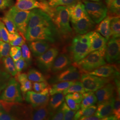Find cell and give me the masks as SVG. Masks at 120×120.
Listing matches in <instances>:
<instances>
[{"instance_id":"cell-43","label":"cell","mask_w":120,"mask_h":120,"mask_svg":"<svg viewBox=\"0 0 120 120\" xmlns=\"http://www.w3.org/2000/svg\"><path fill=\"white\" fill-rule=\"evenodd\" d=\"M0 31L2 41L4 42L9 43L8 35L9 32L6 26L4 25V23L0 19Z\"/></svg>"},{"instance_id":"cell-12","label":"cell","mask_w":120,"mask_h":120,"mask_svg":"<svg viewBox=\"0 0 120 120\" xmlns=\"http://www.w3.org/2000/svg\"><path fill=\"white\" fill-rule=\"evenodd\" d=\"M52 23L50 17L41 9L36 8L30 12L27 30L41 25H48Z\"/></svg>"},{"instance_id":"cell-49","label":"cell","mask_w":120,"mask_h":120,"mask_svg":"<svg viewBox=\"0 0 120 120\" xmlns=\"http://www.w3.org/2000/svg\"><path fill=\"white\" fill-rule=\"evenodd\" d=\"M13 0H0V10H3L11 6Z\"/></svg>"},{"instance_id":"cell-19","label":"cell","mask_w":120,"mask_h":120,"mask_svg":"<svg viewBox=\"0 0 120 120\" xmlns=\"http://www.w3.org/2000/svg\"><path fill=\"white\" fill-rule=\"evenodd\" d=\"M115 90V86L109 83L96 91L95 94L97 97L98 104L114 98Z\"/></svg>"},{"instance_id":"cell-33","label":"cell","mask_w":120,"mask_h":120,"mask_svg":"<svg viewBox=\"0 0 120 120\" xmlns=\"http://www.w3.org/2000/svg\"><path fill=\"white\" fill-rule=\"evenodd\" d=\"M27 77L32 82H42L46 81V78L41 72L35 69H30L27 73Z\"/></svg>"},{"instance_id":"cell-3","label":"cell","mask_w":120,"mask_h":120,"mask_svg":"<svg viewBox=\"0 0 120 120\" xmlns=\"http://www.w3.org/2000/svg\"><path fill=\"white\" fill-rule=\"evenodd\" d=\"M57 31L53 22L48 25L35 26L26 31L25 38L29 41L35 40H44L51 43L56 41Z\"/></svg>"},{"instance_id":"cell-13","label":"cell","mask_w":120,"mask_h":120,"mask_svg":"<svg viewBox=\"0 0 120 120\" xmlns=\"http://www.w3.org/2000/svg\"><path fill=\"white\" fill-rule=\"evenodd\" d=\"M108 41L106 44L105 58L109 63L113 64L120 58V38H112Z\"/></svg>"},{"instance_id":"cell-57","label":"cell","mask_w":120,"mask_h":120,"mask_svg":"<svg viewBox=\"0 0 120 120\" xmlns=\"http://www.w3.org/2000/svg\"><path fill=\"white\" fill-rule=\"evenodd\" d=\"M41 0V1H45V0Z\"/></svg>"},{"instance_id":"cell-9","label":"cell","mask_w":120,"mask_h":120,"mask_svg":"<svg viewBox=\"0 0 120 120\" xmlns=\"http://www.w3.org/2000/svg\"><path fill=\"white\" fill-rule=\"evenodd\" d=\"M58 53L59 50L57 48H50L42 55L37 57V66L44 72L49 73L51 71L52 66Z\"/></svg>"},{"instance_id":"cell-55","label":"cell","mask_w":120,"mask_h":120,"mask_svg":"<svg viewBox=\"0 0 120 120\" xmlns=\"http://www.w3.org/2000/svg\"><path fill=\"white\" fill-rule=\"evenodd\" d=\"M0 40H2L1 37V34H0Z\"/></svg>"},{"instance_id":"cell-17","label":"cell","mask_w":120,"mask_h":120,"mask_svg":"<svg viewBox=\"0 0 120 120\" xmlns=\"http://www.w3.org/2000/svg\"><path fill=\"white\" fill-rule=\"evenodd\" d=\"M115 98H112L98 103L94 115L101 120L104 118L112 114Z\"/></svg>"},{"instance_id":"cell-35","label":"cell","mask_w":120,"mask_h":120,"mask_svg":"<svg viewBox=\"0 0 120 120\" xmlns=\"http://www.w3.org/2000/svg\"><path fill=\"white\" fill-rule=\"evenodd\" d=\"M80 0H48V4L52 7L59 6H69L76 4Z\"/></svg>"},{"instance_id":"cell-20","label":"cell","mask_w":120,"mask_h":120,"mask_svg":"<svg viewBox=\"0 0 120 120\" xmlns=\"http://www.w3.org/2000/svg\"><path fill=\"white\" fill-rule=\"evenodd\" d=\"M71 22L78 21L87 14L84 4L79 0L76 4L67 6Z\"/></svg>"},{"instance_id":"cell-37","label":"cell","mask_w":120,"mask_h":120,"mask_svg":"<svg viewBox=\"0 0 120 120\" xmlns=\"http://www.w3.org/2000/svg\"><path fill=\"white\" fill-rule=\"evenodd\" d=\"M11 75L0 67V93L8 84Z\"/></svg>"},{"instance_id":"cell-15","label":"cell","mask_w":120,"mask_h":120,"mask_svg":"<svg viewBox=\"0 0 120 120\" xmlns=\"http://www.w3.org/2000/svg\"><path fill=\"white\" fill-rule=\"evenodd\" d=\"M72 61L69 55L64 53H60L54 60L50 71L53 74L60 73L69 67L72 64Z\"/></svg>"},{"instance_id":"cell-6","label":"cell","mask_w":120,"mask_h":120,"mask_svg":"<svg viewBox=\"0 0 120 120\" xmlns=\"http://www.w3.org/2000/svg\"><path fill=\"white\" fill-rule=\"evenodd\" d=\"M86 12L95 23L98 24L107 15V8L103 2L83 0Z\"/></svg>"},{"instance_id":"cell-4","label":"cell","mask_w":120,"mask_h":120,"mask_svg":"<svg viewBox=\"0 0 120 120\" xmlns=\"http://www.w3.org/2000/svg\"><path fill=\"white\" fill-rule=\"evenodd\" d=\"M30 12V10H22L13 6L5 13V15L12 20L19 33L25 36Z\"/></svg>"},{"instance_id":"cell-7","label":"cell","mask_w":120,"mask_h":120,"mask_svg":"<svg viewBox=\"0 0 120 120\" xmlns=\"http://www.w3.org/2000/svg\"><path fill=\"white\" fill-rule=\"evenodd\" d=\"M110 79V77H99L88 73H82L80 78L86 92H95L98 90L109 83Z\"/></svg>"},{"instance_id":"cell-50","label":"cell","mask_w":120,"mask_h":120,"mask_svg":"<svg viewBox=\"0 0 120 120\" xmlns=\"http://www.w3.org/2000/svg\"><path fill=\"white\" fill-rule=\"evenodd\" d=\"M73 98L79 104H81L82 100L83 98V94L78 92H74L72 94H70Z\"/></svg>"},{"instance_id":"cell-2","label":"cell","mask_w":120,"mask_h":120,"mask_svg":"<svg viewBox=\"0 0 120 120\" xmlns=\"http://www.w3.org/2000/svg\"><path fill=\"white\" fill-rule=\"evenodd\" d=\"M105 47L90 52L85 58L74 65L82 73H89L99 67L106 64L105 60Z\"/></svg>"},{"instance_id":"cell-48","label":"cell","mask_w":120,"mask_h":120,"mask_svg":"<svg viewBox=\"0 0 120 120\" xmlns=\"http://www.w3.org/2000/svg\"><path fill=\"white\" fill-rule=\"evenodd\" d=\"M78 40L82 43L90 45V39L89 37V33L86 34L78 35L76 36Z\"/></svg>"},{"instance_id":"cell-30","label":"cell","mask_w":120,"mask_h":120,"mask_svg":"<svg viewBox=\"0 0 120 120\" xmlns=\"http://www.w3.org/2000/svg\"><path fill=\"white\" fill-rule=\"evenodd\" d=\"M4 70L12 76H15L17 73L15 62L12 58L9 55L1 59Z\"/></svg>"},{"instance_id":"cell-11","label":"cell","mask_w":120,"mask_h":120,"mask_svg":"<svg viewBox=\"0 0 120 120\" xmlns=\"http://www.w3.org/2000/svg\"><path fill=\"white\" fill-rule=\"evenodd\" d=\"M82 72L77 67L73 65L67 69L56 74V75L50 79L51 84L67 81H76L80 80Z\"/></svg>"},{"instance_id":"cell-41","label":"cell","mask_w":120,"mask_h":120,"mask_svg":"<svg viewBox=\"0 0 120 120\" xmlns=\"http://www.w3.org/2000/svg\"><path fill=\"white\" fill-rule=\"evenodd\" d=\"M11 45L9 43L0 40V59L9 56Z\"/></svg>"},{"instance_id":"cell-46","label":"cell","mask_w":120,"mask_h":120,"mask_svg":"<svg viewBox=\"0 0 120 120\" xmlns=\"http://www.w3.org/2000/svg\"><path fill=\"white\" fill-rule=\"evenodd\" d=\"M26 40L25 36L19 33V35L17 38L12 41H10L9 43L12 46H21L24 43H26Z\"/></svg>"},{"instance_id":"cell-27","label":"cell","mask_w":120,"mask_h":120,"mask_svg":"<svg viewBox=\"0 0 120 120\" xmlns=\"http://www.w3.org/2000/svg\"><path fill=\"white\" fill-rule=\"evenodd\" d=\"M108 16H120V0H105Z\"/></svg>"},{"instance_id":"cell-5","label":"cell","mask_w":120,"mask_h":120,"mask_svg":"<svg viewBox=\"0 0 120 120\" xmlns=\"http://www.w3.org/2000/svg\"><path fill=\"white\" fill-rule=\"evenodd\" d=\"M0 100L11 102L23 101L20 84L13 77H10L7 85L0 93Z\"/></svg>"},{"instance_id":"cell-28","label":"cell","mask_w":120,"mask_h":120,"mask_svg":"<svg viewBox=\"0 0 120 120\" xmlns=\"http://www.w3.org/2000/svg\"><path fill=\"white\" fill-rule=\"evenodd\" d=\"M75 82V81L59 82L53 84L49 88V95L52 96L57 93H63L64 90L73 84Z\"/></svg>"},{"instance_id":"cell-14","label":"cell","mask_w":120,"mask_h":120,"mask_svg":"<svg viewBox=\"0 0 120 120\" xmlns=\"http://www.w3.org/2000/svg\"><path fill=\"white\" fill-rule=\"evenodd\" d=\"M94 23L88 14L78 21L71 22L74 31L79 35L84 34L90 32L94 28Z\"/></svg>"},{"instance_id":"cell-40","label":"cell","mask_w":120,"mask_h":120,"mask_svg":"<svg viewBox=\"0 0 120 120\" xmlns=\"http://www.w3.org/2000/svg\"><path fill=\"white\" fill-rule=\"evenodd\" d=\"M61 105L64 113V120H73L74 116L77 111L71 109L64 101L63 102Z\"/></svg>"},{"instance_id":"cell-22","label":"cell","mask_w":120,"mask_h":120,"mask_svg":"<svg viewBox=\"0 0 120 120\" xmlns=\"http://www.w3.org/2000/svg\"><path fill=\"white\" fill-rule=\"evenodd\" d=\"M88 73L99 77L105 78L118 76L119 75V73L115 66L105 64Z\"/></svg>"},{"instance_id":"cell-53","label":"cell","mask_w":120,"mask_h":120,"mask_svg":"<svg viewBox=\"0 0 120 120\" xmlns=\"http://www.w3.org/2000/svg\"><path fill=\"white\" fill-rule=\"evenodd\" d=\"M19 35V33L18 32L17 33H9V35H8V39H9V42L10 41H12L13 40H14L16 38H17V37Z\"/></svg>"},{"instance_id":"cell-52","label":"cell","mask_w":120,"mask_h":120,"mask_svg":"<svg viewBox=\"0 0 120 120\" xmlns=\"http://www.w3.org/2000/svg\"><path fill=\"white\" fill-rule=\"evenodd\" d=\"M79 120H101L98 117L95 116V115H93L89 116H82L80 118Z\"/></svg>"},{"instance_id":"cell-8","label":"cell","mask_w":120,"mask_h":120,"mask_svg":"<svg viewBox=\"0 0 120 120\" xmlns=\"http://www.w3.org/2000/svg\"><path fill=\"white\" fill-rule=\"evenodd\" d=\"M90 45L82 43L75 37L69 47V56L72 61L77 62L90 53Z\"/></svg>"},{"instance_id":"cell-42","label":"cell","mask_w":120,"mask_h":120,"mask_svg":"<svg viewBox=\"0 0 120 120\" xmlns=\"http://www.w3.org/2000/svg\"><path fill=\"white\" fill-rule=\"evenodd\" d=\"M112 114L117 118V120L120 118V94H117L116 97L115 98L114 103Z\"/></svg>"},{"instance_id":"cell-45","label":"cell","mask_w":120,"mask_h":120,"mask_svg":"<svg viewBox=\"0 0 120 120\" xmlns=\"http://www.w3.org/2000/svg\"><path fill=\"white\" fill-rule=\"evenodd\" d=\"M64 113L62 109L61 105H60L51 116L49 120H64Z\"/></svg>"},{"instance_id":"cell-38","label":"cell","mask_w":120,"mask_h":120,"mask_svg":"<svg viewBox=\"0 0 120 120\" xmlns=\"http://www.w3.org/2000/svg\"><path fill=\"white\" fill-rule=\"evenodd\" d=\"M65 98L66 100V103L71 109L76 111L80 109L81 108V104L77 103L73 98L70 94H66Z\"/></svg>"},{"instance_id":"cell-18","label":"cell","mask_w":120,"mask_h":120,"mask_svg":"<svg viewBox=\"0 0 120 120\" xmlns=\"http://www.w3.org/2000/svg\"><path fill=\"white\" fill-rule=\"evenodd\" d=\"M90 39V53L105 47L108 40L97 31L89 32Z\"/></svg>"},{"instance_id":"cell-54","label":"cell","mask_w":120,"mask_h":120,"mask_svg":"<svg viewBox=\"0 0 120 120\" xmlns=\"http://www.w3.org/2000/svg\"><path fill=\"white\" fill-rule=\"evenodd\" d=\"M90 0V1H95V2H98L100 1L101 0Z\"/></svg>"},{"instance_id":"cell-56","label":"cell","mask_w":120,"mask_h":120,"mask_svg":"<svg viewBox=\"0 0 120 120\" xmlns=\"http://www.w3.org/2000/svg\"><path fill=\"white\" fill-rule=\"evenodd\" d=\"M2 108V105H1V103L0 102V109H1Z\"/></svg>"},{"instance_id":"cell-34","label":"cell","mask_w":120,"mask_h":120,"mask_svg":"<svg viewBox=\"0 0 120 120\" xmlns=\"http://www.w3.org/2000/svg\"><path fill=\"white\" fill-rule=\"evenodd\" d=\"M74 92H78L82 94L86 92L81 82L77 81H75L73 84L64 90L63 92V94L64 95H65Z\"/></svg>"},{"instance_id":"cell-24","label":"cell","mask_w":120,"mask_h":120,"mask_svg":"<svg viewBox=\"0 0 120 120\" xmlns=\"http://www.w3.org/2000/svg\"><path fill=\"white\" fill-rule=\"evenodd\" d=\"M15 77V78L20 84V89L23 97L25 98L26 93L28 91L32 90L33 88L32 82L28 79L27 74L26 73L17 72Z\"/></svg>"},{"instance_id":"cell-47","label":"cell","mask_w":120,"mask_h":120,"mask_svg":"<svg viewBox=\"0 0 120 120\" xmlns=\"http://www.w3.org/2000/svg\"><path fill=\"white\" fill-rule=\"evenodd\" d=\"M14 62L17 72H21L28 66V63L22 57Z\"/></svg>"},{"instance_id":"cell-26","label":"cell","mask_w":120,"mask_h":120,"mask_svg":"<svg viewBox=\"0 0 120 120\" xmlns=\"http://www.w3.org/2000/svg\"><path fill=\"white\" fill-rule=\"evenodd\" d=\"M52 96L51 98H49L48 103V107L51 116L64 101V95L63 93H57Z\"/></svg>"},{"instance_id":"cell-29","label":"cell","mask_w":120,"mask_h":120,"mask_svg":"<svg viewBox=\"0 0 120 120\" xmlns=\"http://www.w3.org/2000/svg\"><path fill=\"white\" fill-rule=\"evenodd\" d=\"M83 98L81 104V109H84L91 105L96 104L97 101V98L94 92H87L83 94Z\"/></svg>"},{"instance_id":"cell-25","label":"cell","mask_w":120,"mask_h":120,"mask_svg":"<svg viewBox=\"0 0 120 120\" xmlns=\"http://www.w3.org/2000/svg\"><path fill=\"white\" fill-rule=\"evenodd\" d=\"M111 17L107 15V16L100 22L98 26L96 31L98 32L108 41L110 38V22Z\"/></svg>"},{"instance_id":"cell-32","label":"cell","mask_w":120,"mask_h":120,"mask_svg":"<svg viewBox=\"0 0 120 120\" xmlns=\"http://www.w3.org/2000/svg\"><path fill=\"white\" fill-rule=\"evenodd\" d=\"M97 106L94 105L86 108L84 109H79L76 112L73 120H79L82 116H89L94 115L96 111Z\"/></svg>"},{"instance_id":"cell-23","label":"cell","mask_w":120,"mask_h":120,"mask_svg":"<svg viewBox=\"0 0 120 120\" xmlns=\"http://www.w3.org/2000/svg\"><path fill=\"white\" fill-rule=\"evenodd\" d=\"M29 46L31 51L35 57L41 56L50 47L47 41L44 40H35L30 41Z\"/></svg>"},{"instance_id":"cell-1","label":"cell","mask_w":120,"mask_h":120,"mask_svg":"<svg viewBox=\"0 0 120 120\" xmlns=\"http://www.w3.org/2000/svg\"><path fill=\"white\" fill-rule=\"evenodd\" d=\"M48 14L60 34L64 38L72 35L73 30L70 25V18L67 6L52 7Z\"/></svg>"},{"instance_id":"cell-21","label":"cell","mask_w":120,"mask_h":120,"mask_svg":"<svg viewBox=\"0 0 120 120\" xmlns=\"http://www.w3.org/2000/svg\"><path fill=\"white\" fill-rule=\"evenodd\" d=\"M51 116V114L49 109L48 104L36 107L32 106L30 120H49Z\"/></svg>"},{"instance_id":"cell-44","label":"cell","mask_w":120,"mask_h":120,"mask_svg":"<svg viewBox=\"0 0 120 120\" xmlns=\"http://www.w3.org/2000/svg\"><path fill=\"white\" fill-rule=\"evenodd\" d=\"M49 86V85L46 81L34 82L33 84V88L35 92H40Z\"/></svg>"},{"instance_id":"cell-51","label":"cell","mask_w":120,"mask_h":120,"mask_svg":"<svg viewBox=\"0 0 120 120\" xmlns=\"http://www.w3.org/2000/svg\"><path fill=\"white\" fill-rule=\"evenodd\" d=\"M21 49V47H20V46H12L10 49L9 55L11 57H12L13 56L16 55L18 51Z\"/></svg>"},{"instance_id":"cell-58","label":"cell","mask_w":120,"mask_h":120,"mask_svg":"<svg viewBox=\"0 0 120 120\" xmlns=\"http://www.w3.org/2000/svg\"></svg>"},{"instance_id":"cell-31","label":"cell","mask_w":120,"mask_h":120,"mask_svg":"<svg viewBox=\"0 0 120 120\" xmlns=\"http://www.w3.org/2000/svg\"><path fill=\"white\" fill-rule=\"evenodd\" d=\"M110 35L112 38H120V16L111 17L110 22Z\"/></svg>"},{"instance_id":"cell-39","label":"cell","mask_w":120,"mask_h":120,"mask_svg":"<svg viewBox=\"0 0 120 120\" xmlns=\"http://www.w3.org/2000/svg\"><path fill=\"white\" fill-rule=\"evenodd\" d=\"M21 46L22 58L24 59L28 64H30L32 61V54L29 47L26 43Z\"/></svg>"},{"instance_id":"cell-10","label":"cell","mask_w":120,"mask_h":120,"mask_svg":"<svg viewBox=\"0 0 120 120\" xmlns=\"http://www.w3.org/2000/svg\"><path fill=\"white\" fill-rule=\"evenodd\" d=\"M50 86L40 92H36L31 90L28 91L25 96L26 101L34 108L47 104L50 98L49 94Z\"/></svg>"},{"instance_id":"cell-36","label":"cell","mask_w":120,"mask_h":120,"mask_svg":"<svg viewBox=\"0 0 120 120\" xmlns=\"http://www.w3.org/2000/svg\"><path fill=\"white\" fill-rule=\"evenodd\" d=\"M4 23V25L8 30L9 33H15L18 32L17 28L12 20L7 16L4 15V16L0 19Z\"/></svg>"},{"instance_id":"cell-16","label":"cell","mask_w":120,"mask_h":120,"mask_svg":"<svg viewBox=\"0 0 120 120\" xmlns=\"http://www.w3.org/2000/svg\"><path fill=\"white\" fill-rule=\"evenodd\" d=\"M48 5L46 0L39 2L37 0H17L14 6L22 10L27 11L39 8L45 11Z\"/></svg>"}]
</instances>
